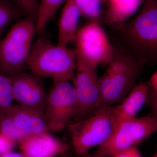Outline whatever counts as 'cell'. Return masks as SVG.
Returning <instances> with one entry per match:
<instances>
[{
  "instance_id": "6da1fadb",
  "label": "cell",
  "mask_w": 157,
  "mask_h": 157,
  "mask_svg": "<svg viewBox=\"0 0 157 157\" xmlns=\"http://www.w3.org/2000/svg\"><path fill=\"white\" fill-rule=\"evenodd\" d=\"M146 63L131 54L115 49L112 61L100 78L101 98L98 109L122 101L133 88Z\"/></svg>"
},
{
  "instance_id": "7a4b0ae2",
  "label": "cell",
  "mask_w": 157,
  "mask_h": 157,
  "mask_svg": "<svg viewBox=\"0 0 157 157\" xmlns=\"http://www.w3.org/2000/svg\"><path fill=\"white\" fill-rule=\"evenodd\" d=\"M27 65L38 77L72 81L76 67L74 49L39 38L31 49Z\"/></svg>"
},
{
  "instance_id": "3957f363",
  "label": "cell",
  "mask_w": 157,
  "mask_h": 157,
  "mask_svg": "<svg viewBox=\"0 0 157 157\" xmlns=\"http://www.w3.org/2000/svg\"><path fill=\"white\" fill-rule=\"evenodd\" d=\"M36 33V20L26 16L12 25L0 39V73L11 76L22 72Z\"/></svg>"
},
{
  "instance_id": "277c9868",
  "label": "cell",
  "mask_w": 157,
  "mask_h": 157,
  "mask_svg": "<svg viewBox=\"0 0 157 157\" xmlns=\"http://www.w3.org/2000/svg\"><path fill=\"white\" fill-rule=\"evenodd\" d=\"M115 128L113 106L101 107L68 127L74 151L80 157L86 156L90 150L105 143Z\"/></svg>"
},
{
  "instance_id": "5b68a950",
  "label": "cell",
  "mask_w": 157,
  "mask_h": 157,
  "mask_svg": "<svg viewBox=\"0 0 157 157\" xmlns=\"http://www.w3.org/2000/svg\"><path fill=\"white\" fill-rule=\"evenodd\" d=\"M137 58L148 60L156 56L157 0H144L138 14L121 27Z\"/></svg>"
},
{
  "instance_id": "8992f818",
  "label": "cell",
  "mask_w": 157,
  "mask_h": 157,
  "mask_svg": "<svg viewBox=\"0 0 157 157\" xmlns=\"http://www.w3.org/2000/svg\"><path fill=\"white\" fill-rule=\"evenodd\" d=\"M157 130V116L135 117L124 121L116 128L109 139L86 157H109L132 147L137 146Z\"/></svg>"
},
{
  "instance_id": "52a82bcc",
  "label": "cell",
  "mask_w": 157,
  "mask_h": 157,
  "mask_svg": "<svg viewBox=\"0 0 157 157\" xmlns=\"http://www.w3.org/2000/svg\"><path fill=\"white\" fill-rule=\"evenodd\" d=\"M74 42L76 59L96 68L109 64L115 53L99 21H90L78 29Z\"/></svg>"
},
{
  "instance_id": "ba28073f",
  "label": "cell",
  "mask_w": 157,
  "mask_h": 157,
  "mask_svg": "<svg viewBox=\"0 0 157 157\" xmlns=\"http://www.w3.org/2000/svg\"><path fill=\"white\" fill-rule=\"evenodd\" d=\"M78 111L75 89L67 79L53 80L47 94L44 114L50 132H61L67 126Z\"/></svg>"
},
{
  "instance_id": "9c48e42d",
  "label": "cell",
  "mask_w": 157,
  "mask_h": 157,
  "mask_svg": "<svg viewBox=\"0 0 157 157\" xmlns=\"http://www.w3.org/2000/svg\"><path fill=\"white\" fill-rule=\"evenodd\" d=\"M94 67L76 59L73 85L78 103L77 121L88 117L98 109L101 98L100 78Z\"/></svg>"
},
{
  "instance_id": "30bf717a",
  "label": "cell",
  "mask_w": 157,
  "mask_h": 157,
  "mask_svg": "<svg viewBox=\"0 0 157 157\" xmlns=\"http://www.w3.org/2000/svg\"><path fill=\"white\" fill-rule=\"evenodd\" d=\"M10 77L14 101L44 111L47 94L37 76L21 72Z\"/></svg>"
},
{
  "instance_id": "8fae6325",
  "label": "cell",
  "mask_w": 157,
  "mask_h": 157,
  "mask_svg": "<svg viewBox=\"0 0 157 157\" xmlns=\"http://www.w3.org/2000/svg\"><path fill=\"white\" fill-rule=\"evenodd\" d=\"M19 145L20 151L26 157H58L69 148L50 132L29 135Z\"/></svg>"
},
{
  "instance_id": "7c38bea8",
  "label": "cell",
  "mask_w": 157,
  "mask_h": 157,
  "mask_svg": "<svg viewBox=\"0 0 157 157\" xmlns=\"http://www.w3.org/2000/svg\"><path fill=\"white\" fill-rule=\"evenodd\" d=\"M5 113L27 135L50 132L44 111L17 104L12 105Z\"/></svg>"
},
{
  "instance_id": "4fadbf2b",
  "label": "cell",
  "mask_w": 157,
  "mask_h": 157,
  "mask_svg": "<svg viewBox=\"0 0 157 157\" xmlns=\"http://www.w3.org/2000/svg\"><path fill=\"white\" fill-rule=\"evenodd\" d=\"M147 92L146 83H140L132 88L119 105L114 106L116 128L123 122L136 117L146 104Z\"/></svg>"
},
{
  "instance_id": "5bb4252c",
  "label": "cell",
  "mask_w": 157,
  "mask_h": 157,
  "mask_svg": "<svg viewBox=\"0 0 157 157\" xmlns=\"http://www.w3.org/2000/svg\"><path fill=\"white\" fill-rule=\"evenodd\" d=\"M81 13L74 0H67L59 18L58 43L67 45L74 42Z\"/></svg>"
},
{
  "instance_id": "9a60e30c",
  "label": "cell",
  "mask_w": 157,
  "mask_h": 157,
  "mask_svg": "<svg viewBox=\"0 0 157 157\" xmlns=\"http://www.w3.org/2000/svg\"><path fill=\"white\" fill-rule=\"evenodd\" d=\"M144 0H115L104 11L105 22L120 28L139 9Z\"/></svg>"
},
{
  "instance_id": "2e32d148",
  "label": "cell",
  "mask_w": 157,
  "mask_h": 157,
  "mask_svg": "<svg viewBox=\"0 0 157 157\" xmlns=\"http://www.w3.org/2000/svg\"><path fill=\"white\" fill-rule=\"evenodd\" d=\"M67 0H39V7L36 20V33H42L48 22L53 18L59 8Z\"/></svg>"
},
{
  "instance_id": "e0dca14e",
  "label": "cell",
  "mask_w": 157,
  "mask_h": 157,
  "mask_svg": "<svg viewBox=\"0 0 157 157\" xmlns=\"http://www.w3.org/2000/svg\"><path fill=\"white\" fill-rule=\"evenodd\" d=\"M81 15L88 18L90 21L100 22L103 17V6L107 5L108 0H74Z\"/></svg>"
},
{
  "instance_id": "ac0fdd59",
  "label": "cell",
  "mask_w": 157,
  "mask_h": 157,
  "mask_svg": "<svg viewBox=\"0 0 157 157\" xmlns=\"http://www.w3.org/2000/svg\"><path fill=\"white\" fill-rule=\"evenodd\" d=\"M22 14L11 0H0V38L8 26Z\"/></svg>"
},
{
  "instance_id": "d6986e66",
  "label": "cell",
  "mask_w": 157,
  "mask_h": 157,
  "mask_svg": "<svg viewBox=\"0 0 157 157\" xmlns=\"http://www.w3.org/2000/svg\"><path fill=\"white\" fill-rule=\"evenodd\" d=\"M0 132L19 144L29 136L6 113H0Z\"/></svg>"
},
{
  "instance_id": "ffe728a7",
  "label": "cell",
  "mask_w": 157,
  "mask_h": 157,
  "mask_svg": "<svg viewBox=\"0 0 157 157\" xmlns=\"http://www.w3.org/2000/svg\"><path fill=\"white\" fill-rule=\"evenodd\" d=\"M14 101L10 76L0 73V113L9 110Z\"/></svg>"
},
{
  "instance_id": "44dd1931",
  "label": "cell",
  "mask_w": 157,
  "mask_h": 157,
  "mask_svg": "<svg viewBox=\"0 0 157 157\" xmlns=\"http://www.w3.org/2000/svg\"><path fill=\"white\" fill-rule=\"evenodd\" d=\"M147 92L146 104L151 110V115L157 116V72L151 76L146 83Z\"/></svg>"
},
{
  "instance_id": "7402d4cb",
  "label": "cell",
  "mask_w": 157,
  "mask_h": 157,
  "mask_svg": "<svg viewBox=\"0 0 157 157\" xmlns=\"http://www.w3.org/2000/svg\"><path fill=\"white\" fill-rule=\"evenodd\" d=\"M23 14L36 20L39 7V0H11Z\"/></svg>"
},
{
  "instance_id": "603a6c76",
  "label": "cell",
  "mask_w": 157,
  "mask_h": 157,
  "mask_svg": "<svg viewBox=\"0 0 157 157\" xmlns=\"http://www.w3.org/2000/svg\"><path fill=\"white\" fill-rule=\"evenodd\" d=\"M17 144L0 132V155L14 151Z\"/></svg>"
},
{
  "instance_id": "cb8c5ba5",
  "label": "cell",
  "mask_w": 157,
  "mask_h": 157,
  "mask_svg": "<svg viewBox=\"0 0 157 157\" xmlns=\"http://www.w3.org/2000/svg\"><path fill=\"white\" fill-rule=\"evenodd\" d=\"M109 157H142L137 146L132 147L113 155Z\"/></svg>"
},
{
  "instance_id": "d4e9b609",
  "label": "cell",
  "mask_w": 157,
  "mask_h": 157,
  "mask_svg": "<svg viewBox=\"0 0 157 157\" xmlns=\"http://www.w3.org/2000/svg\"><path fill=\"white\" fill-rule=\"evenodd\" d=\"M0 157H26L21 152H17L14 151L5 154L0 155Z\"/></svg>"
},
{
  "instance_id": "484cf974",
  "label": "cell",
  "mask_w": 157,
  "mask_h": 157,
  "mask_svg": "<svg viewBox=\"0 0 157 157\" xmlns=\"http://www.w3.org/2000/svg\"><path fill=\"white\" fill-rule=\"evenodd\" d=\"M58 157H69L68 156L67 154V152L66 153L63 154L61 155H60Z\"/></svg>"
},
{
  "instance_id": "4316f807",
  "label": "cell",
  "mask_w": 157,
  "mask_h": 157,
  "mask_svg": "<svg viewBox=\"0 0 157 157\" xmlns=\"http://www.w3.org/2000/svg\"><path fill=\"white\" fill-rule=\"evenodd\" d=\"M115 1V0H108V3H107V5L109 4V3L112 2H113V1Z\"/></svg>"
},
{
  "instance_id": "83f0119b",
  "label": "cell",
  "mask_w": 157,
  "mask_h": 157,
  "mask_svg": "<svg viewBox=\"0 0 157 157\" xmlns=\"http://www.w3.org/2000/svg\"><path fill=\"white\" fill-rule=\"evenodd\" d=\"M152 157H157V154H156H156H155V155H154L153 156H152Z\"/></svg>"
}]
</instances>
